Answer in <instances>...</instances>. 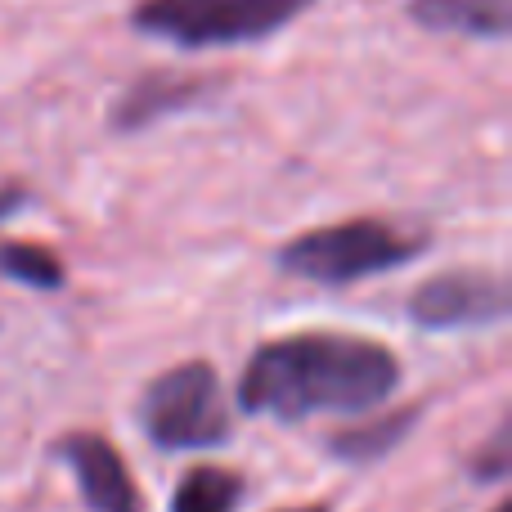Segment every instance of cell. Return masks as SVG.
<instances>
[{"label": "cell", "mask_w": 512, "mask_h": 512, "mask_svg": "<svg viewBox=\"0 0 512 512\" xmlns=\"http://www.w3.org/2000/svg\"><path fill=\"white\" fill-rule=\"evenodd\" d=\"M23 203H27V189H18V185H0V221H9V216H14Z\"/></svg>", "instance_id": "4fadbf2b"}, {"label": "cell", "mask_w": 512, "mask_h": 512, "mask_svg": "<svg viewBox=\"0 0 512 512\" xmlns=\"http://www.w3.org/2000/svg\"><path fill=\"white\" fill-rule=\"evenodd\" d=\"M427 248H432L427 230H409V225L382 221V216H351V221L319 225V230L288 239L274 252V265L283 274L319 283V288H351L360 279L418 261Z\"/></svg>", "instance_id": "7a4b0ae2"}, {"label": "cell", "mask_w": 512, "mask_h": 512, "mask_svg": "<svg viewBox=\"0 0 512 512\" xmlns=\"http://www.w3.org/2000/svg\"><path fill=\"white\" fill-rule=\"evenodd\" d=\"M212 90H216V81L185 77V72H144V77H135L131 86L113 99L108 126L122 135L149 131L153 122H162V117L203 104V95H212Z\"/></svg>", "instance_id": "52a82bcc"}, {"label": "cell", "mask_w": 512, "mask_h": 512, "mask_svg": "<svg viewBox=\"0 0 512 512\" xmlns=\"http://www.w3.org/2000/svg\"><path fill=\"white\" fill-rule=\"evenodd\" d=\"M472 477L477 481H504L508 477V423H499V432L490 436V445L477 454Z\"/></svg>", "instance_id": "7c38bea8"}, {"label": "cell", "mask_w": 512, "mask_h": 512, "mask_svg": "<svg viewBox=\"0 0 512 512\" xmlns=\"http://www.w3.org/2000/svg\"><path fill=\"white\" fill-rule=\"evenodd\" d=\"M50 454L72 472L90 512H144V495L135 486L131 463L122 459L108 436L99 432H63Z\"/></svg>", "instance_id": "8992f818"}, {"label": "cell", "mask_w": 512, "mask_h": 512, "mask_svg": "<svg viewBox=\"0 0 512 512\" xmlns=\"http://www.w3.org/2000/svg\"><path fill=\"white\" fill-rule=\"evenodd\" d=\"M400 355L387 342L355 333L270 337L239 373V409L279 423H306L319 414H378L400 391Z\"/></svg>", "instance_id": "6da1fadb"}, {"label": "cell", "mask_w": 512, "mask_h": 512, "mask_svg": "<svg viewBox=\"0 0 512 512\" xmlns=\"http://www.w3.org/2000/svg\"><path fill=\"white\" fill-rule=\"evenodd\" d=\"M243 504V477L230 468L198 463L171 490V512H239Z\"/></svg>", "instance_id": "30bf717a"}, {"label": "cell", "mask_w": 512, "mask_h": 512, "mask_svg": "<svg viewBox=\"0 0 512 512\" xmlns=\"http://www.w3.org/2000/svg\"><path fill=\"white\" fill-rule=\"evenodd\" d=\"M512 292L495 270H445L423 279L409 292V319L427 333H459V328L504 324Z\"/></svg>", "instance_id": "5b68a950"}, {"label": "cell", "mask_w": 512, "mask_h": 512, "mask_svg": "<svg viewBox=\"0 0 512 512\" xmlns=\"http://www.w3.org/2000/svg\"><path fill=\"white\" fill-rule=\"evenodd\" d=\"M140 432L149 436L158 450H216L234 436V414L225 405V387L216 364L185 360L171 364L167 373L140 391Z\"/></svg>", "instance_id": "277c9868"}, {"label": "cell", "mask_w": 512, "mask_h": 512, "mask_svg": "<svg viewBox=\"0 0 512 512\" xmlns=\"http://www.w3.org/2000/svg\"><path fill=\"white\" fill-rule=\"evenodd\" d=\"M409 18L427 32L504 41L512 32V0H409Z\"/></svg>", "instance_id": "ba28073f"}, {"label": "cell", "mask_w": 512, "mask_h": 512, "mask_svg": "<svg viewBox=\"0 0 512 512\" xmlns=\"http://www.w3.org/2000/svg\"><path fill=\"white\" fill-rule=\"evenodd\" d=\"M0 274L36 292H59L68 283V270H63L59 256L45 248V243H27V239L0 243Z\"/></svg>", "instance_id": "8fae6325"}, {"label": "cell", "mask_w": 512, "mask_h": 512, "mask_svg": "<svg viewBox=\"0 0 512 512\" xmlns=\"http://www.w3.org/2000/svg\"><path fill=\"white\" fill-rule=\"evenodd\" d=\"M495 512H512V504H499V508H495Z\"/></svg>", "instance_id": "9a60e30c"}, {"label": "cell", "mask_w": 512, "mask_h": 512, "mask_svg": "<svg viewBox=\"0 0 512 512\" xmlns=\"http://www.w3.org/2000/svg\"><path fill=\"white\" fill-rule=\"evenodd\" d=\"M315 0H140L131 27L176 50H230L279 36Z\"/></svg>", "instance_id": "3957f363"}, {"label": "cell", "mask_w": 512, "mask_h": 512, "mask_svg": "<svg viewBox=\"0 0 512 512\" xmlns=\"http://www.w3.org/2000/svg\"><path fill=\"white\" fill-rule=\"evenodd\" d=\"M279 512H328L324 504H310V508H279Z\"/></svg>", "instance_id": "5bb4252c"}, {"label": "cell", "mask_w": 512, "mask_h": 512, "mask_svg": "<svg viewBox=\"0 0 512 512\" xmlns=\"http://www.w3.org/2000/svg\"><path fill=\"white\" fill-rule=\"evenodd\" d=\"M414 423H418V409H405V414H369V423L328 436V454L342 463H355V468L378 463L414 432Z\"/></svg>", "instance_id": "9c48e42d"}]
</instances>
